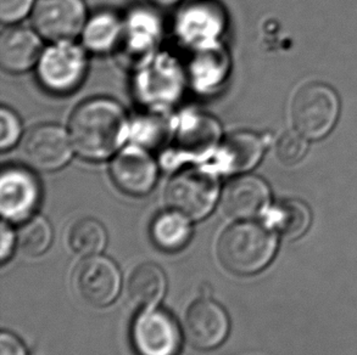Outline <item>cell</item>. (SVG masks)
I'll return each mask as SVG.
<instances>
[{
  "instance_id": "obj_3",
  "label": "cell",
  "mask_w": 357,
  "mask_h": 355,
  "mask_svg": "<svg viewBox=\"0 0 357 355\" xmlns=\"http://www.w3.org/2000/svg\"><path fill=\"white\" fill-rule=\"evenodd\" d=\"M338 95L326 84L312 83L301 88L291 106L295 130L307 140H319L329 134L338 120Z\"/></svg>"
},
{
  "instance_id": "obj_22",
  "label": "cell",
  "mask_w": 357,
  "mask_h": 355,
  "mask_svg": "<svg viewBox=\"0 0 357 355\" xmlns=\"http://www.w3.org/2000/svg\"><path fill=\"white\" fill-rule=\"evenodd\" d=\"M306 138L300 134L299 132H288L285 133L277 143V156L282 164L287 166L299 164L304 159L307 151Z\"/></svg>"
},
{
  "instance_id": "obj_21",
  "label": "cell",
  "mask_w": 357,
  "mask_h": 355,
  "mask_svg": "<svg viewBox=\"0 0 357 355\" xmlns=\"http://www.w3.org/2000/svg\"><path fill=\"white\" fill-rule=\"evenodd\" d=\"M53 240V230L42 216L26 221L19 231V245L29 255H43Z\"/></svg>"
},
{
  "instance_id": "obj_26",
  "label": "cell",
  "mask_w": 357,
  "mask_h": 355,
  "mask_svg": "<svg viewBox=\"0 0 357 355\" xmlns=\"http://www.w3.org/2000/svg\"><path fill=\"white\" fill-rule=\"evenodd\" d=\"M1 250H0V257L1 262L4 263L5 260L9 258L14 248V232L10 229V226H6V223L1 224Z\"/></svg>"
},
{
  "instance_id": "obj_24",
  "label": "cell",
  "mask_w": 357,
  "mask_h": 355,
  "mask_svg": "<svg viewBox=\"0 0 357 355\" xmlns=\"http://www.w3.org/2000/svg\"><path fill=\"white\" fill-rule=\"evenodd\" d=\"M34 0H0V19L5 24H14L24 19L32 9Z\"/></svg>"
},
{
  "instance_id": "obj_10",
  "label": "cell",
  "mask_w": 357,
  "mask_h": 355,
  "mask_svg": "<svg viewBox=\"0 0 357 355\" xmlns=\"http://www.w3.org/2000/svg\"><path fill=\"white\" fill-rule=\"evenodd\" d=\"M70 135L55 125L36 127L26 136L22 146L24 159L39 171H56L68 164L73 154Z\"/></svg>"
},
{
  "instance_id": "obj_11",
  "label": "cell",
  "mask_w": 357,
  "mask_h": 355,
  "mask_svg": "<svg viewBox=\"0 0 357 355\" xmlns=\"http://www.w3.org/2000/svg\"><path fill=\"white\" fill-rule=\"evenodd\" d=\"M110 174L121 191L130 196H144L158 180V166L145 150L132 145L112 159Z\"/></svg>"
},
{
  "instance_id": "obj_2",
  "label": "cell",
  "mask_w": 357,
  "mask_h": 355,
  "mask_svg": "<svg viewBox=\"0 0 357 355\" xmlns=\"http://www.w3.org/2000/svg\"><path fill=\"white\" fill-rule=\"evenodd\" d=\"M275 234L252 221L228 228L218 244V260L228 271L237 275L259 273L275 257Z\"/></svg>"
},
{
  "instance_id": "obj_17",
  "label": "cell",
  "mask_w": 357,
  "mask_h": 355,
  "mask_svg": "<svg viewBox=\"0 0 357 355\" xmlns=\"http://www.w3.org/2000/svg\"><path fill=\"white\" fill-rule=\"evenodd\" d=\"M222 152L227 161V168L241 173L250 171L260 162L264 155V143L254 133L239 132L228 136Z\"/></svg>"
},
{
  "instance_id": "obj_18",
  "label": "cell",
  "mask_w": 357,
  "mask_h": 355,
  "mask_svg": "<svg viewBox=\"0 0 357 355\" xmlns=\"http://www.w3.org/2000/svg\"><path fill=\"white\" fill-rule=\"evenodd\" d=\"M122 22L112 11H100L88 19L83 29V43L93 53H107L115 48L122 36Z\"/></svg>"
},
{
  "instance_id": "obj_6",
  "label": "cell",
  "mask_w": 357,
  "mask_h": 355,
  "mask_svg": "<svg viewBox=\"0 0 357 355\" xmlns=\"http://www.w3.org/2000/svg\"><path fill=\"white\" fill-rule=\"evenodd\" d=\"M130 340L137 355H178L182 333L174 317L164 309L145 308L135 317Z\"/></svg>"
},
{
  "instance_id": "obj_4",
  "label": "cell",
  "mask_w": 357,
  "mask_h": 355,
  "mask_svg": "<svg viewBox=\"0 0 357 355\" xmlns=\"http://www.w3.org/2000/svg\"><path fill=\"white\" fill-rule=\"evenodd\" d=\"M38 79L54 94L77 89L87 72V58L81 47L70 40H59L45 49L38 61Z\"/></svg>"
},
{
  "instance_id": "obj_27",
  "label": "cell",
  "mask_w": 357,
  "mask_h": 355,
  "mask_svg": "<svg viewBox=\"0 0 357 355\" xmlns=\"http://www.w3.org/2000/svg\"><path fill=\"white\" fill-rule=\"evenodd\" d=\"M150 1H153L155 4L162 5V6H169V5L178 3L179 0H150Z\"/></svg>"
},
{
  "instance_id": "obj_14",
  "label": "cell",
  "mask_w": 357,
  "mask_h": 355,
  "mask_svg": "<svg viewBox=\"0 0 357 355\" xmlns=\"http://www.w3.org/2000/svg\"><path fill=\"white\" fill-rule=\"evenodd\" d=\"M42 43L33 31L24 27L6 29L0 38V63L10 72L33 68L42 55Z\"/></svg>"
},
{
  "instance_id": "obj_16",
  "label": "cell",
  "mask_w": 357,
  "mask_h": 355,
  "mask_svg": "<svg viewBox=\"0 0 357 355\" xmlns=\"http://www.w3.org/2000/svg\"><path fill=\"white\" fill-rule=\"evenodd\" d=\"M150 236L156 247L165 252H177L184 248L192 237L188 218L179 212H162L155 216L150 226Z\"/></svg>"
},
{
  "instance_id": "obj_8",
  "label": "cell",
  "mask_w": 357,
  "mask_h": 355,
  "mask_svg": "<svg viewBox=\"0 0 357 355\" xmlns=\"http://www.w3.org/2000/svg\"><path fill=\"white\" fill-rule=\"evenodd\" d=\"M32 22L39 36L59 42L76 37L86 24L83 0H38Z\"/></svg>"
},
{
  "instance_id": "obj_9",
  "label": "cell",
  "mask_w": 357,
  "mask_h": 355,
  "mask_svg": "<svg viewBox=\"0 0 357 355\" xmlns=\"http://www.w3.org/2000/svg\"><path fill=\"white\" fill-rule=\"evenodd\" d=\"M40 185L38 179L24 167H6L0 178V211L14 223L29 219L38 208Z\"/></svg>"
},
{
  "instance_id": "obj_20",
  "label": "cell",
  "mask_w": 357,
  "mask_h": 355,
  "mask_svg": "<svg viewBox=\"0 0 357 355\" xmlns=\"http://www.w3.org/2000/svg\"><path fill=\"white\" fill-rule=\"evenodd\" d=\"M107 235L104 226L92 218L75 221L68 229L70 248L78 255H94L100 253L107 245Z\"/></svg>"
},
{
  "instance_id": "obj_5",
  "label": "cell",
  "mask_w": 357,
  "mask_h": 355,
  "mask_svg": "<svg viewBox=\"0 0 357 355\" xmlns=\"http://www.w3.org/2000/svg\"><path fill=\"white\" fill-rule=\"evenodd\" d=\"M218 196L215 174L205 169H187L169 182L166 200L174 211L193 221H200L213 211Z\"/></svg>"
},
{
  "instance_id": "obj_7",
  "label": "cell",
  "mask_w": 357,
  "mask_h": 355,
  "mask_svg": "<svg viewBox=\"0 0 357 355\" xmlns=\"http://www.w3.org/2000/svg\"><path fill=\"white\" fill-rule=\"evenodd\" d=\"M73 286L79 298L93 307H107L120 292L117 265L102 255H89L75 269Z\"/></svg>"
},
{
  "instance_id": "obj_19",
  "label": "cell",
  "mask_w": 357,
  "mask_h": 355,
  "mask_svg": "<svg viewBox=\"0 0 357 355\" xmlns=\"http://www.w3.org/2000/svg\"><path fill=\"white\" fill-rule=\"evenodd\" d=\"M268 223L287 239H298L309 229L311 212L304 202L288 200L271 210Z\"/></svg>"
},
{
  "instance_id": "obj_1",
  "label": "cell",
  "mask_w": 357,
  "mask_h": 355,
  "mask_svg": "<svg viewBox=\"0 0 357 355\" xmlns=\"http://www.w3.org/2000/svg\"><path fill=\"white\" fill-rule=\"evenodd\" d=\"M127 116L117 102L93 99L78 106L70 120V139L83 159H105L127 136Z\"/></svg>"
},
{
  "instance_id": "obj_23",
  "label": "cell",
  "mask_w": 357,
  "mask_h": 355,
  "mask_svg": "<svg viewBox=\"0 0 357 355\" xmlns=\"http://www.w3.org/2000/svg\"><path fill=\"white\" fill-rule=\"evenodd\" d=\"M21 136V122L13 111L3 107L0 112V148H13Z\"/></svg>"
},
{
  "instance_id": "obj_12",
  "label": "cell",
  "mask_w": 357,
  "mask_h": 355,
  "mask_svg": "<svg viewBox=\"0 0 357 355\" xmlns=\"http://www.w3.org/2000/svg\"><path fill=\"white\" fill-rule=\"evenodd\" d=\"M184 330L188 341L199 349L220 346L229 331L227 313L218 303L208 298L194 302L184 317Z\"/></svg>"
},
{
  "instance_id": "obj_13",
  "label": "cell",
  "mask_w": 357,
  "mask_h": 355,
  "mask_svg": "<svg viewBox=\"0 0 357 355\" xmlns=\"http://www.w3.org/2000/svg\"><path fill=\"white\" fill-rule=\"evenodd\" d=\"M270 202V189L261 178L241 175L228 184L223 191V210L228 216L250 219L264 213Z\"/></svg>"
},
{
  "instance_id": "obj_25",
  "label": "cell",
  "mask_w": 357,
  "mask_h": 355,
  "mask_svg": "<svg viewBox=\"0 0 357 355\" xmlns=\"http://www.w3.org/2000/svg\"><path fill=\"white\" fill-rule=\"evenodd\" d=\"M0 355H27V351L17 337L4 331L0 336Z\"/></svg>"
},
{
  "instance_id": "obj_15",
  "label": "cell",
  "mask_w": 357,
  "mask_h": 355,
  "mask_svg": "<svg viewBox=\"0 0 357 355\" xmlns=\"http://www.w3.org/2000/svg\"><path fill=\"white\" fill-rule=\"evenodd\" d=\"M165 291L166 276L159 265L148 262L132 270L127 283V293L130 302L137 307H154L164 297Z\"/></svg>"
}]
</instances>
